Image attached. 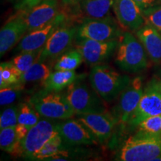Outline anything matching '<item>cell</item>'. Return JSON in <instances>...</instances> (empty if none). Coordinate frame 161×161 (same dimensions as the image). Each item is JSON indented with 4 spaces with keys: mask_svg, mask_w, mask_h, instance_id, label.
Instances as JSON below:
<instances>
[{
    "mask_svg": "<svg viewBox=\"0 0 161 161\" xmlns=\"http://www.w3.org/2000/svg\"><path fill=\"white\" fill-rule=\"evenodd\" d=\"M161 156V136L136 131L125 141L116 160L154 161Z\"/></svg>",
    "mask_w": 161,
    "mask_h": 161,
    "instance_id": "cell-1",
    "label": "cell"
},
{
    "mask_svg": "<svg viewBox=\"0 0 161 161\" xmlns=\"http://www.w3.org/2000/svg\"><path fill=\"white\" fill-rule=\"evenodd\" d=\"M115 63L121 69L130 73H138L148 66V55L140 40L126 31L118 39Z\"/></svg>",
    "mask_w": 161,
    "mask_h": 161,
    "instance_id": "cell-2",
    "label": "cell"
},
{
    "mask_svg": "<svg viewBox=\"0 0 161 161\" xmlns=\"http://www.w3.org/2000/svg\"><path fill=\"white\" fill-rule=\"evenodd\" d=\"M130 80L128 75H122L104 64L92 66L89 75L90 84L108 103L118 98Z\"/></svg>",
    "mask_w": 161,
    "mask_h": 161,
    "instance_id": "cell-3",
    "label": "cell"
},
{
    "mask_svg": "<svg viewBox=\"0 0 161 161\" xmlns=\"http://www.w3.org/2000/svg\"><path fill=\"white\" fill-rule=\"evenodd\" d=\"M66 96L76 115L100 114L108 111L105 101L81 76L67 87Z\"/></svg>",
    "mask_w": 161,
    "mask_h": 161,
    "instance_id": "cell-4",
    "label": "cell"
},
{
    "mask_svg": "<svg viewBox=\"0 0 161 161\" xmlns=\"http://www.w3.org/2000/svg\"><path fill=\"white\" fill-rule=\"evenodd\" d=\"M29 102L40 116L51 119H67L75 115L66 94L43 90L34 94Z\"/></svg>",
    "mask_w": 161,
    "mask_h": 161,
    "instance_id": "cell-5",
    "label": "cell"
},
{
    "mask_svg": "<svg viewBox=\"0 0 161 161\" xmlns=\"http://www.w3.org/2000/svg\"><path fill=\"white\" fill-rule=\"evenodd\" d=\"M58 134L56 123L48 118L40 119L35 125L30 128L25 138L19 142L16 156L30 160L46 142Z\"/></svg>",
    "mask_w": 161,
    "mask_h": 161,
    "instance_id": "cell-6",
    "label": "cell"
},
{
    "mask_svg": "<svg viewBox=\"0 0 161 161\" xmlns=\"http://www.w3.org/2000/svg\"><path fill=\"white\" fill-rule=\"evenodd\" d=\"M122 34L117 24L110 16L102 19L87 18L78 27L76 39L109 41L118 40Z\"/></svg>",
    "mask_w": 161,
    "mask_h": 161,
    "instance_id": "cell-7",
    "label": "cell"
},
{
    "mask_svg": "<svg viewBox=\"0 0 161 161\" xmlns=\"http://www.w3.org/2000/svg\"><path fill=\"white\" fill-rule=\"evenodd\" d=\"M158 115H161V91L158 79L153 78L144 88L140 102L127 124L136 128L145 119Z\"/></svg>",
    "mask_w": 161,
    "mask_h": 161,
    "instance_id": "cell-8",
    "label": "cell"
},
{
    "mask_svg": "<svg viewBox=\"0 0 161 161\" xmlns=\"http://www.w3.org/2000/svg\"><path fill=\"white\" fill-rule=\"evenodd\" d=\"M78 27L64 23L52 33L40 52L37 61L45 62L62 55L71 46L77 35Z\"/></svg>",
    "mask_w": 161,
    "mask_h": 161,
    "instance_id": "cell-9",
    "label": "cell"
},
{
    "mask_svg": "<svg viewBox=\"0 0 161 161\" xmlns=\"http://www.w3.org/2000/svg\"><path fill=\"white\" fill-rule=\"evenodd\" d=\"M142 78L138 76L130 80L119 96V101L113 110L118 122L125 124L135 110L143 94Z\"/></svg>",
    "mask_w": 161,
    "mask_h": 161,
    "instance_id": "cell-10",
    "label": "cell"
},
{
    "mask_svg": "<svg viewBox=\"0 0 161 161\" xmlns=\"http://www.w3.org/2000/svg\"><path fill=\"white\" fill-rule=\"evenodd\" d=\"M118 45V40L98 41L94 40H78L75 48L78 49L84 61L90 66L101 64L114 55Z\"/></svg>",
    "mask_w": 161,
    "mask_h": 161,
    "instance_id": "cell-11",
    "label": "cell"
},
{
    "mask_svg": "<svg viewBox=\"0 0 161 161\" xmlns=\"http://www.w3.org/2000/svg\"><path fill=\"white\" fill-rule=\"evenodd\" d=\"M113 8L119 25L128 31H136L146 24L143 11L134 0H114Z\"/></svg>",
    "mask_w": 161,
    "mask_h": 161,
    "instance_id": "cell-12",
    "label": "cell"
},
{
    "mask_svg": "<svg viewBox=\"0 0 161 161\" xmlns=\"http://www.w3.org/2000/svg\"><path fill=\"white\" fill-rule=\"evenodd\" d=\"M65 21V15L59 14L47 25L27 32L17 44L15 52L19 53L22 52L35 51L43 48L52 33Z\"/></svg>",
    "mask_w": 161,
    "mask_h": 161,
    "instance_id": "cell-13",
    "label": "cell"
},
{
    "mask_svg": "<svg viewBox=\"0 0 161 161\" xmlns=\"http://www.w3.org/2000/svg\"><path fill=\"white\" fill-rule=\"evenodd\" d=\"M77 116V119L90 130L99 143H104L111 136L116 124L118 122L113 114L108 111Z\"/></svg>",
    "mask_w": 161,
    "mask_h": 161,
    "instance_id": "cell-14",
    "label": "cell"
},
{
    "mask_svg": "<svg viewBox=\"0 0 161 161\" xmlns=\"http://www.w3.org/2000/svg\"><path fill=\"white\" fill-rule=\"evenodd\" d=\"M21 11L28 28V32L49 24L59 14L58 0H43Z\"/></svg>",
    "mask_w": 161,
    "mask_h": 161,
    "instance_id": "cell-15",
    "label": "cell"
},
{
    "mask_svg": "<svg viewBox=\"0 0 161 161\" xmlns=\"http://www.w3.org/2000/svg\"><path fill=\"white\" fill-rule=\"evenodd\" d=\"M59 134L65 143L70 146H91L99 142L78 119H68L56 123Z\"/></svg>",
    "mask_w": 161,
    "mask_h": 161,
    "instance_id": "cell-16",
    "label": "cell"
},
{
    "mask_svg": "<svg viewBox=\"0 0 161 161\" xmlns=\"http://www.w3.org/2000/svg\"><path fill=\"white\" fill-rule=\"evenodd\" d=\"M28 32V28L21 11L11 17L2 27L0 31V55L3 57L6 52L19 43Z\"/></svg>",
    "mask_w": 161,
    "mask_h": 161,
    "instance_id": "cell-17",
    "label": "cell"
},
{
    "mask_svg": "<svg viewBox=\"0 0 161 161\" xmlns=\"http://www.w3.org/2000/svg\"><path fill=\"white\" fill-rule=\"evenodd\" d=\"M136 37L146 50L151 61L155 64H161V34L148 24L136 31Z\"/></svg>",
    "mask_w": 161,
    "mask_h": 161,
    "instance_id": "cell-18",
    "label": "cell"
},
{
    "mask_svg": "<svg viewBox=\"0 0 161 161\" xmlns=\"http://www.w3.org/2000/svg\"><path fill=\"white\" fill-rule=\"evenodd\" d=\"M78 77L75 70H55L51 72L42 84L44 90L60 92L71 85Z\"/></svg>",
    "mask_w": 161,
    "mask_h": 161,
    "instance_id": "cell-19",
    "label": "cell"
},
{
    "mask_svg": "<svg viewBox=\"0 0 161 161\" xmlns=\"http://www.w3.org/2000/svg\"><path fill=\"white\" fill-rule=\"evenodd\" d=\"M63 139L60 134L52 138L37 153L30 158L31 160H48L53 158L55 160H64L67 152L63 151Z\"/></svg>",
    "mask_w": 161,
    "mask_h": 161,
    "instance_id": "cell-20",
    "label": "cell"
},
{
    "mask_svg": "<svg viewBox=\"0 0 161 161\" xmlns=\"http://www.w3.org/2000/svg\"><path fill=\"white\" fill-rule=\"evenodd\" d=\"M114 0H81L80 9L87 18L102 19L109 17Z\"/></svg>",
    "mask_w": 161,
    "mask_h": 161,
    "instance_id": "cell-21",
    "label": "cell"
},
{
    "mask_svg": "<svg viewBox=\"0 0 161 161\" xmlns=\"http://www.w3.org/2000/svg\"><path fill=\"white\" fill-rule=\"evenodd\" d=\"M51 69L43 62L37 61L23 72L19 78V82L23 84L31 82H43L51 74Z\"/></svg>",
    "mask_w": 161,
    "mask_h": 161,
    "instance_id": "cell-22",
    "label": "cell"
},
{
    "mask_svg": "<svg viewBox=\"0 0 161 161\" xmlns=\"http://www.w3.org/2000/svg\"><path fill=\"white\" fill-rule=\"evenodd\" d=\"M84 61L81 53L75 48V49L64 52L60 56L54 66L55 70H75Z\"/></svg>",
    "mask_w": 161,
    "mask_h": 161,
    "instance_id": "cell-23",
    "label": "cell"
},
{
    "mask_svg": "<svg viewBox=\"0 0 161 161\" xmlns=\"http://www.w3.org/2000/svg\"><path fill=\"white\" fill-rule=\"evenodd\" d=\"M19 142L15 127L0 129V148L4 152L16 156Z\"/></svg>",
    "mask_w": 161,
    "mask_h": 161,
    "instance_id": "cell-24",
    "label": "cell"
},
{
    "mask_svg": "<svg viewBox=\"0 0 161 161\" xmlns=\"http://www.w3.org/2000/svg\"><path fill=\"white\" fill-rule=\"evenodd\" d=\"M42 49L35 50V51L22 52L18 53L14 58L11 60L13 65L15 66L20 75L27 71L35 62L37 61Z\"/></svg>",
    "mask_w": 161,
    "mask_h": 161,
    "instance_id": "cell-25",
    "label": "cell"
},
{
    "mask_svg": "<svg viewBox=\"0 0 161 161\" xmlns=\"http://www.w3.org/2000/svg\"><path fill=\"white\" fill-rule=\"evenodd\" d=\"M40 114L29 102H23L19 105L18 123L23 125L29 129L39 122Z\"/></svg>",
    "mask_w": 161,
    "mask_h": 161,
    "instance_id": "cell-26",
    "label": "cell"
},
{
    "mask_svg": "<svg viewBox=\"0 0 161 161\" xmlns=\"http://www.w3.org/2000/svg\"><path fill=\"white\" fill-rule=\"evenodd\" d=\"M19 72L17 71L13 64L10 62H3L0 66V88L19 82Z\"/></svg>",
    "mask_w": 161,
    "mask_h": 161,
    "instance_id": "cell-27",
    "label": "cell"
},
{
    "mask_svg": "<svg viewBox=\"0 0 161 161\" xmlns=\"http://www.w3.org/2000/svg\"><path fill=\"white\" fill-rule=\"evenodd\" d=\"M24 84L17 83L6 86L0 90V104L1 106H7L21 98L24 93Z\"/></svg>",
    "mask_w": 161,
    "mask_h": 161,
    "instance_id": "cell-28",
    "label": "cell"
},
{
    "mask_svg": "<svg viewBox=\"0 0 161 161\" xmlns=\"http://www.w3.org/2000/svg\"><path fill=\"white\" fill-rule=\"evenodd\" d=\"M136 131L161 136V115L145 119L136 127Z\"/></svg>",
    "mask_w": 161,
    "mask_h": 161,
    "instance_id": "cell-29",
    "label": "cell"
},
{
    "mask_svg": "<svg viewBox=\"0 0 161 161\" xmlns=\"http://www.w3.org/2000/svg\"><path fill=\"white\" fill-rule=\"evenodd\" d=\"M19 106L8 105L1 113L0 116V129L9 127H16L18 124Z\"/></svg>",
    "mask_w": 161,
    "mask_h": 161,
    "instance_id": "cell-30",
    "label": "cell"
},
{
    "mask_svg": "<svg viewBox=\"0 0 161 161\" xmlns=\"http://www.w3.org/2000/svg\"><path fill=\"white\" fill-rule=\"evenodd\" d=\"M146 23L148 24L161 34V5L153 6L143 11Z\"/></svg>",
    "mask_w": 161,
    "mask_h": 161,
    "instance_id": "cell-31",
    "label": "cell"
},
{
    "mask_svg": "<svg viewBox=\"0 0 161 161\" xmlns=\"http://www.w3.org/2000/svg\"><path fill=\"white\" fill-rule=\"evenodd\" d=\"M42 1H43V0H18L15 8L17 10L27 9L33 7Z\"/></svg>",
    "mask_w": 161,
    "mask_h": 161,
    "instance_id": "cell-32",
    "label": "cell"
},
{
    "mask_svg": "<svg viewBox=\"0 0 161 161\" xmlns=\"http://www.w3.org/2000/svg\"><path fill=\"white\" fill-rule=\"evenodd\" d=\"M142 11L152 8L153 6H155L158 0H134Z\"/></svg>",
    "mask_w": 161,
    "mask_h": 161,
    "instance_id": "cell-33",
    "label": "cell"
},
{
    "mask_svg": "<svg viewBox=\"0 0 161 161\" xmlns=\"http://www.w3.org/2000/svg\"><path fill=\"white\" fill-rule=\"evenodd\" d=\"M15 128H16V131H17L18 138H19V140L21 142V141L25 138V136H26V134H28L29 129L28 128H26L25 126H24L23 125H21L19 123L17 125V126L15 127Z\"/></svg>",
    "mask_w": 161,
    "mask_h": 161,
    "instance_id": "cell-34",
    "label": "cell"
},
{
    "mask_svg": "<svg viewBox=\"0 0 161 161\" xmlns=\"http://www.w3.org/2000/svg\"><path fill=\"white\" fill-rule=\"evenodd\" d=\"M81 0H61L62 4L66 7H73L80 3Z\"/></svg>",
    "mask_w": 161,
    "mask_h": 161,
    "instance_id": "cell-35",
    "label": "cell"
},
{
    "mask_svg": "<svg viewBox=\"0 0 161 161\" xmlns=\"http://www.w3.org/2000/svg\"><path fill=\"white\" fill-rule=\"evenodd\" d=\"M158 80L159 87H160V91H161V76H160V78H158Z\"/></svg>",
    "mask_w": 161,
    "mask_h": 161,
    "instance_id": "cell-36",
    "label": "cell"
},
{
    "mask_svg": "<svg viewBox=\"0 0 161 161\" xmlns=\"http://www.w3.org/2000/svg\"><path fill=\"white\" fill-rule=\"evenodd\" d=\"M158 2H161V0H158Z\"/></svg>",
    "mask_w": 161,
    "mask_h": 161,
    "instance_id": "cell-37",
    "label": "cell"
}]
</instances>
